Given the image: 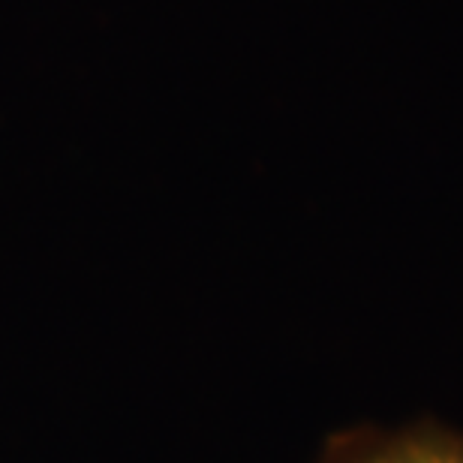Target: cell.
<instances>
[{"mask_svg":"<svg viewBox=\"0 0 463 463\" xmlns=\"http://www.w3.org/2000/svg\"><path fill=\"white\" fill-rule=\"evenodd\" d=\"M313 463H463V430L428 419L355 424L331 433Z\"/></svg>","mask_w":463,"mask_h":463,"instance_id":"cell-1","label":"cell"}]
</instances>
